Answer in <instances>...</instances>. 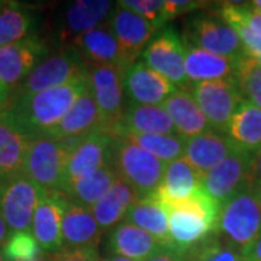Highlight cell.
<instances>
[{"instance_id": "6da1fadb", "label": "cell", "mask_w": 261, "mask_h": 261, "mask_svg": "<svg viewBox=\"0 0 261 261\" xmlns=\"http://www.w3.org/2000/svg\"><path fill=\"white\" fill-rule=\"evenodd\" d=\"M168 215L170 247L187 252L218 231L221 206L203 185L181 200L161 203Z\"/></svg>"}, {"instance_id": "7a4b0ae2", "label": "cell", "mask_w": 261, "mask_h": 261, "mask_svg": "<svg viewBox=\"0 0 261 261\" xmlns=\"http://www.w3.org/2000/svg\"><path fill=\"white\" fill-rule=\"evenodd\" d=\"M89 84V75L82 77L60 87H53L35 94L19 96L15 105L9 108L19 125L31 137L45 135L61 122Z\"/></svg>"}, {"instance_id": "3957f363", "label": "cell", "mask_w": 261, "mask_h": 261, "mask_svg": "<svg viewBox=\"0 0 261 261\" xmlns=\"http://www.w3.org/2000/svg\"><path fill=\"white\" fill-rule=\"evenodd\" d=\"M112 166L118 177L134 187L140 199L157 192L167 167L164 161L123 140H115Z\"/></svg>"}, {"instance_id": "277c9868", "label": "cell", "mask_w": 261, "mask_h": 261, "mask_svg": "<svg viewBox=\"0 0 261 261\" xmlns=\"http://www.w3.org/2000/svg\"><path fill=\"white\" fill-rule=\"evenodd\" d=\"M71 149L64 141L49 135H37L29 144L23 176L51 192H61L67 176V163Z\"/></svg>"}, {"instance_id": "5b68a950", "label": "cell", "mask_w": 261, "mask_h": 261, "mask_svg": "<svg viewBox=\"0 0 261 261\" xmlns=\"http://www.w3.org/2000/svg\"><path fill=\"white\" fill-rule=\"evenodd\" d=\"M185 44L212 53L216 56L241 60L245 56L241 39L218 13H199L187 19L185 25Z\"/></svg>"}, {"instance_id": "8992f818", "label": "cell", "mask_w": 261, "mask_h": 261, "mask_svg": "<svg viewBox=\"0 0 261 261\" xmlns=\"http://www.w3.org/2000/svg\"><path fill=\"white\" fill-rule=\"evenodd\" d=\"M238 248H247L261 233V206L251 189L244 190L221 207L218 231Z\"/></svg>"}, {"instance_id": "52a82bcc", "label": "cell", "mask_w": 261, "mask_h": 261, "mask_svg": "<svg viewBox=\"0 0 261 261\" xmlns=\"http://www.w3.org/2000/svg\"><path fill=\"white\" fill-rule=\"evenodd\" d=\"M89 75V65L75 47H65L54 56L47 57L32 70L20 87L19 96L35 94L53 87L71 83Z\"/></svg>"}, {"instance_id": "ba28073f", "label": "cell", "mask_w": 261, "mask_h": 261, "mask_svg": "<svg viewBox=\"0 0 261 261\" xmlns=\"http://www.w3.org/2000/svg\"><path fill=\"white\" fill-rule=\"evenodd\" d=\"M186 51V44L177 31L166 27L149 41L148 47L142 53V60L149 68L170 80L178 90H189L190 83L185 68Z\"/></svg>"}, {"instance_id": "9c48e42d", "label": "cell", "mask_w": 261, "mask_h": 261, "mask_svg": "<svg viewBox=\"0 0 261 261\" xmlns=\"http://www.w3.org/2000/svg\"><path fill=\"white\" fill-rule=\"evenodd\" d=\"M125 67L116 64L89 67V79L94 99L100 111L105 132L109 135L119 125L125 108Z\"/></svg>"}, {"instance_id": "30bf717a", "label": "cell", "mask_w": 261, "mask_h": 261, "mask_svg": "<svg viewBox=\"0 0 261 261\" xmlns=\"http://www.w3.org/2000/svg\"><path fill=\"white\" fill-rule=\"evenodd\" d=\"M212 129L226 132L238 106L244 102L233 79L199 82L189 87Z\"/></svg>"}, {"instance_id": "8fae6325", "label": "cell", "mask_w": 261, "mask_h": 261, "mask_svg": "<svg viewBox=\"0 0 261 261\" xmlns=\"http://www.w3.org/2000/svg\"><path fill=\"white\" fill-rule=\"evenodd\" d=\"M251 161L252 154L238 149L203 176L205 190L221 207L241 192L251 189Z\"/></svg>"}, {"instance_id": "7c38bea8", "label": "cell", "mask_w": 261, "mask_h": 261, "mask_svg": "<svg viewBox=\"0 0 261 261\" xmlns=\"http://www.w3.org/2000/svg\"><path fill=\"white\" fill-rule=\"evenodd\" d=\"M41 190L23 174L8 178L0 186V214L12 232L31 229Z\"/></svg>"}, {"instance_id": "4fadbf2b", "label": "cell", "mask_w": 261, "mask_h": 261, "mask_svg": "<svg viewBox=\"0 0 261 261\" xmlns=\"http://www.w3.org/2000/svg\"><path fill=\"white\" fill-rule=\"evenodd\" d=\"M67 203L68 199L61 192L41 190L31 232L44 252L56 254L64 247L63 216Z\"/></svg>"}, {"instance_id": "5bb4252c", "label": "cell", "mask_w": 261, "mask_h": 261, "mask_svg": "<svg viewBox=\"0 0 261 261\" xmlns=\"http://www.w3.org/2000/svg\"><path fill=\"white\" fill-rule=\"evenodd\" d=\"M47 56L45 42L34 35L0 47V82L9 90L16 87Z\"/></svg>"}, {"instance_id": "9a60e30c", "label": "cell", "mask_w": 261, "mask_h": 261, "mask_svg": "<svg viewBox=\"0 0 261 261\" xmlns=\"http://www.w3.org/2000/svg\"><path fill=\"white\" fill-rule=\"evenodd\" d=\"M109 28L119 44L123 61L128 67L134 64L138 56L145 51L149 41L159 31L147 19L121 5L115 8L109 20Z\"/></svg>"}, {"instance_id": "2e32d148", "label": "cell", "mask_w": 261, "mask_h": 261, "mask_svg": "<svg viewBox=\"0 0 261 261\" xmlns=\"http://www.w3.org/2000/svg\"><path fill=\"white\" fill-rule=\"evenodd\" d=\"M113 144L115 138L105 130H94L86 135L70 152L65 183L86 176L97 168L112 166Z\"/></svg>"}, {"instance_id": "e0dca14e", "label": "cell", "mask_w": 261, "mask_h": 261, "mask_svg": "<svg viewBox=\"0 0 261 261\" xmlns=\"http://www.w3.org/2000/svg\"><path fill=\"white\" fill-rule=\"evenodd\" d=\"M178 89L144 61H135L125 74V92L130 103L161 106Z\"/></svg>"}, {"instance_id": "ac0fdd59", "label": "cell", "mask_w": 261, "mask_h": 261, "mask_svg": "<svg viewBox=\"0 0 261 261\" xmlns=\"http://www.w3.org/2000/svg\"><path fill=\"white\" fill-rule=\"evenodd\" d=\"M31 137L8 106L0 113V173L6 178L23 173Z\"/></svg>"}, {"instance_id": "d6986e66", "label": "cell", "mask_w": 261, "mask_h": 261, "mask_svg": "<svg viewBox=\"0 0 261 261\" xmlns=\"http://www.w3.org/2000/svg\"><path fill=\"white\" fill-rule=\"evenodd\" d=\"M94 130H105V122L94 99L92 86L89 84L83 94L71 106V109L65 113L61 122L45 135L56 140L83 138Z\"/></svg>"}, {"instance_id": "ffe728a7", "label": "cell", "mask_w": 261, "mask_h": 261, "mask_svg": "<svg viewBox=\"0 0 261 261\" xmlns=\"http://www.w3.org/2000/svg\"><path fill=\"white\" fill-rule=\"evenodd\" d=\"M238 149L241 148H238L225 132L212 129L186 140L185 159L203 178L212 168Z\"/></svg>"}, {"instance_id": "44dd1931", "label": "cell", "mask_w": 261, "mask_h": 261, "mask_svg": "<svg viewBox=\"0 0 261 261\" xmlns=\"http://www.w3.org/2000/svg\"><path fill=\"white\" fill-rule=\"evenodd\" d=\"M163 248L152 235L128 222H121L111 229L105 247L108 255H121L135 261H148Z\"/></svg>"}, {"instance_id": "7402d4cb", "label": "cell", "mask_w": 261, "mask_h": 261, "mask_svg": "<svg viewBox=\"0 0 261 261\" xmlns=\"http://www.w3.org/2000/svg\"><path fill=\"white\" fill-rule=\"evenodd\" d=\"M123 134L137 135H178L168 113L163 106H147L129 103L119 125L112 135L118 138Z\"/></svg>"}, {"instance_id": "603a6c76", "label": "cell", "mask_w": 261, "mask_h": 261, "mask_svg": "<svg viewBox=\"0 0 261 261\" xmlns=\"http://www.w3.org/2000/svg\"><path fill=\"white\" fill-rule=\"evenodd\" d=\"M174 128L185 140L212 130V126L189 90H177L161 105Z\"/></svg>"}, {"instance_id": "cb8c5ba5", "label": "cell", "mask_w": 261, "mask_h": 261, "mask_svg": "<svg viewBox=\"0 0 261 261\" xmlns=\"http://www.w3.org/2000/svg\"><path fill=\"white\" fill-rule=\"evenodd\" d=\"M73 47L77 48V51L83 56L84 61L89 67L116 64L129 68L123 61L119 44L109 25L92 29L77 37Z\"/></svg>"}, {"instance_id": "d4e9b609", "label": "cell", "mask_w": 261, "mask_h": 261, "mask_svg": "<svg viewBox=\"0 0 261 261\" xmlns=\"http://www.w3.org/2000/svg\"><path fill=\"white\" fill-rule=\"evenodd\" d=\"M103 229L89 207L68 202L63 216V243L67 248L99 247Z\"/></svg>"}, {"instance_id": "484cf974", "label": "cell", "mask_w": 261, "mask_h": 261, "mask_svg": "<svg viewBox=\"0 0 261 261\" xmlns=\"http://www.w3.org/2000/svg\"><path fill=\"white\" fill-rule=\"evenodd\" d=\"M138 199L140 196L134 187L121 177H116L106 195L92 207L94 219L103 231L112 229L113 226L123 222L128 211Z\"/></svg>"}, {"instance_id": "4316f807", "label": "cell", "mask_w": 261, "mask_h": 261, "mask_svg": "<svg viewBox=\"0 0 261 261\" xmlns=\"http://www.w3.org/2000/svg\"><path fill=\"white\" fill-rule=\"evenodd\" d=\"M240 60L216 56L203 49L187 47L186 51V75L190 86L199 82L225 80L233 79Z\"/></svg>"}, {"instance_id": "83f0119b", "label": "cell", "mask_w": 261, "mask_h": 261, "mask_svg": "<svg viewBox=\"0 0 261 261\" xmlns=\"http://www.w3.org/2000/svg\"><path fill=\"white\" fill-rule=\"evenodd\" d=\"M116 177L118 174L113 166H106L86 176L67 181L61 193L68 199V202L92 209L106 195Z\"/></svg>"}, {"instance_id": "f1b7e54d", "label": "cell", "mask_w": 261, "mask_h": 261, "mask_svg": "<svg viewBox=\"0 0 261 261\" xmlns=\"http://www.w3.org/2000/svg\"><path fill=\"white\" fill-rule=\"evenodd\" d=\"M123 222L148 232L163 247H170L167 211L154 195L138 199L128 211Z\"/></svg>"}, {"instance_id": "f546056e", "label": "cell", "mask_w": 261, "mask_h": 261, "mask_svg": "<svg viewBox=\"0 0 261 261\" xmlns=\"http://www.w3.org/2000/svg\"><path fill=\"white\" fill-rule=\"evenodd\" d=\"M200 186L202 176L183 157L168 163L161 186L157 189L154 196L159 199L160 203H167L186 199L193 195Z\"/></svg>"}, {"instance_id": "4dcf8cb0", "label": "cell", "mask_w": 261, "mask_h": 261, "mask_svg": "<svg viewBox=\"0 0 261 261\" xmlns=\"http://www.w3.org/2000/svg\"><path fill=\"white\" fill-rule=\"evenodd\" d=\"M112 3L103 0H77L73 2L64 13V37H77L100 27L108 19Z\"/></svg>"}, {"instance_id": "1f68e13d", "label": "cell", "mask_w": 261, "mask_h": 261, "mask_svg": "<svg viewBox=\"0 0 261 261\" xmlns=\"http://www.w3.org/2000/svg\"><path fill=\"white\" fill-rule=\"evenodd\" d=\"M238 148L255 154L261 148V109L244 100L225 132Z\"/></svg>"}, {"instance_id": "d6a6232c", "label": "cell", "mask_w": 261, "mask_h": 261, "mask_svg": "<svg viewBox=\"0 0 261 261\" xmlns=\"http://www.w3.org/2000/svg\"><path fill=\"white\" fill-rule=\"evenodd\" d=\"M35 16L34 13L18 3H5L0 6V47L32 37Z\"/></svg>"}, {"instance_id": "836d02e7", "label": "cell", "mask_w": 261, "mask_h": 261, "mask_svg": "<svg viewBox=\"0 0 261 261\" xmlns=\"http://www.w3.org/2000/svg\"><path fill=\"white\" fill-rule=\"evenodd\" d=\"M115 140H123L145 149L166 164L185 157L186 140L180 135H137L123 134Z\"/></svg>"}, {"instance_id": "e575fe53", "label": "cell", "mask_w": 261, "mask_h": 261, "mask_svg": "<svg viewBox=\"0 0 261 261\" xmlns=\"http://www.w3.org/2000/svg\"><path fill=\"white\" fill-rule=\"evenodd\" d=\"M186 261H245L243 250L214 233L186 252Z\"/></svg>"}, {"instance_id": "d590c367", "label": "cell", "mask_w": 261, "mask_h": 261, "mask_svg": "<svg viewBox=\"0 0 261 261\" xmlns=\"http://www.w3.org/2000/svg\"><path fill=\"white\" fill-rule=\"evenodd\" d=\"M233 82L244 100L261 109V65L255 58L244 57L238 61Z\"/></svg>"}, {"instance_id": "8d00e7d4", "label": "cell", "mask_w": 261, "mask_h": 261, "mask_svg": "<svg viewBox=\"0 0 261 261\" xmlns=\"http://www.w3.org/2000/svg\"><path fill=\"white\" fill-rule=\"evenodd\" d=\"M42 248L31 231L12 232L2 245V254L6 261H32L42 257Z\"/></svg>"}, {"instance_id": "74e56055", "label": "cell", "mask_w": 261, "mask_h": 261, "mask_svg": "<svg viewBox=\"0 0 261 261\" xmlns=\"http://www.w3.org/2000/svg\"><path fill=\"white\" fill-rule=\"evenodd\" d=\"M118 5L147 19L157 29L164 28V25L170 20L166 13L164 2L161 0H122L118 2Z\"/></svg>"}, {"instance_id": "f35d334b", "label": "cell", "mask_w": 261, "mask_h": 261, "mask_svg": "<svg viewBox=\"0 0 261 261\" xmlns=\"http://www.w3.org/2000/svg\"><path fill=\"white\" fill-rule=\"evenodd\" d=\"M49 257L53 261H102L97 247H63L56 254H49Z\"/></svg>"}, {"instance_id": "ab89813d", "label": "cell", "mask_w": 261, "mask_h": 261, "mask_svg": "<svg viewBox=\"0 0 261 261\" xmlns=\"http://www.w3.org/2000/svg\"><path fill=\"white\" fill-rule=\"evenodd\" d=\"M206 3L205 2H192V0H166L164 2V8H166V13H167L168 19L177 18L185 13L193 12V10L203 8Z\"/></svg>"}, {"instance_id": "60d3db41", "label": "cell", "mask_w": 261, "mask_h": 261, "mask_svg": "<svg viewBox=\"0 0 261 261\" xmlns=\"http://www.w3.org/2000/svg\"><path fill=\"white\" fill-rule=\"evenodd\" d=\"M240 12L244 22L252 32L261 38V10L251 3H240Z\"/></svg>"}, {"instance_id": "b9f144b4", "label": "cell", "mask_w": 261, "mask_h": 261, "mask_svg": "<svg viewBox=\"0 0 261 261\" xmlns=\"http://www.w3.org/2000/svg\"><path fill=\"white\" fill-rule=\"evenodd\" d=\"M148 261H186V252L178 251L173 247H164L161 251Z\"/></svg>"}, {"instance_id": "7bdbcfd3", "label": "cell", "mask_w": 261, "mask_h": 261, "mask_svg": "<svg viewBox=\"0 0 261 261\" xmlns=\"http://www.w3.org/2000/svg\"><path fill=\"white\" fill-rule=\"evenodd\" d=\"M245 261H261V233L257 240L243 250Z\"/></svg>"}, {"instance_id": "ee69618b", "label": "cell", "mask_w": 261, "mask_h": 261, "mask_svg": "<svg viewBox=\"0 0 261 261\" xmlns=\"http://www.w3.org/2000/svg\"><path fill=\"white\" fill-rule=\"evenodd\" d=\"M251 180L254 183H261V148L252 154L251 161Z\"/></svg>"}, {"instance_id": "f6af8a7d", "label": "cell", "mask_w": 261, "mask_h": 261, "mask_svg": "<svg viewBox=\"0 0 261 261\" xmlns=\"http://www.w3.org/2000/svg\"><path fill=\"white\" fill-rule=\"evenodd\" d=\"M10 233H12V231L9 229L8 224L5 222V219H3L2 214H0V247H2L3 244L6 243V240L9 238Z\"/></svg>"}, {"instance_id": "bcb514c9", "label": "cell", "mask_w": 261, "mask_h": 261, "mask_svg": "<svg viewBox=\"0 0 261 261\" xmlns=\"http://www.w3.org/2000/svg\"><path fill=\"white\" fill-rule=\"evenodd\" d=\"M9 89L0 82V106H2V105H6L8 99H9Z\"/></svg>"}, {"instance_id": "7dc6e473", "label": "cell", "mask_w": 261, "mask_h": 261, "mask_svg": "<svg viewBox=\"0 0 261 261\" xmlns=\"http://www.w3.org/2000/svg\"><path fill=\"white\" fill-rule=\"evenodd\" d=\"M251 192L257 197V200H258V203L261 206V183H254L251 186Z\"/></svg>"}, {"instance_id": "c3c4849f", "label": "cell", "mask_w": 261, "mask_h": 261, "mask_svg": "<svg viewBox=\"0 0 261 261\" xmlns=\"http://www.w3.org/2000/svg\"><path fill=\"white\" fill-rule=\"evenodd\" d=\"M102 261H135L126 258V257H121V255H108L106 258H103Z\"/></svg>"}, {"instance_id": "681fc988", "label": "cell", "mask_w": 261, "mask_h": 261, "mask_svg": "<svg viewBox=\"0 0 261 261\" xmlns=\"http://www.w3.org/2000/svg\"><path fill=\"white\" fill-rule=\"evenodd\" d=\"M32 261H53L51 260V257H39L37 260H32Z\"/></svg>"}, {"instance_id": "f907efd6", "label": "cell", "mask_w": 261, "mask_h": 261, "mask_svg": "<svg viewBox=\"0 0 261 261\" xmlns=\"http://www.w3.org/2000/svg\"><path fill=\"white\" fill-rule=\"evenodd\" d=\"M252 5H254V6H257V8L261 10V0H255V2H252Z\"/></svg>"}, {"instance_id": "816d5d0a", "label": "cell", "mask_w": 261, "mask_h": 261, "mask_svg": "<svg viewBox=\"0 0 261 261\" xmlns=\"http://www.w3.org/2000/svg\"><path fill=\"white\" fill-rule=\"evenodd\" d=\"M6 180H8V178L5 177V176H3V174H2V173H0V186H2V185H3V183H5V181H6Z\"/></svg>"}, {"instance_id": "f5cc1de1", "label": "cell", "mask_w": 261, "mask_h": 261, "mask_svg": "<svg viewBox=\"0 0 261 261\" xmlns=\"http://www.w3.org/2000/svg\"><path fill=\"white\" fill-rule=\"evenodd\" d=\"M6 108H8V105H2V106H0V113L3 112V111H5Z\"/></svg>"}, {"instance_id": "db71d44e", "label": "cell", "mask_w": 261, "mask_h": 261, "mask_svg": "<svg viewBox=\"0 0 261 261\" xmlns=\"http://www.w3.org/2000/svg\"><path fill=\"white\" fill-rule=\"evenodd\" d=\"M0 261H6V258H5L3 254H2V250H0Z\"/></svg>"}, {"instance_id": "11a10c76", "label": "cell", "mask_w": 261, "mask_h": 261, "mask_svg": "<svg viewBox=\"0 0 261 261\" xmlns=\"http://www.w3.org/2000/svg\"><path fill=\"white\" fill-rule=\"evenodd\" d=\"M257 61H258V64H260V65H261V56H260V57H258V58H257Z\"/></svg>"}, {"instance_id": "9f6ffc18", "label": "cell", "mask_w": 261, "mask_h": 261, "mask_svg": "<svg viewBox=\"0 0 261 261\" xmlns=\"http://www.w3.org/2000/svg\"><path fill=\"white\" fill-rule=\"evenodd\" d=\"M0 5H2V3H0Z\"/></svg>"}]
</instances>
